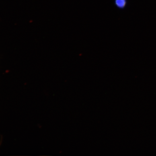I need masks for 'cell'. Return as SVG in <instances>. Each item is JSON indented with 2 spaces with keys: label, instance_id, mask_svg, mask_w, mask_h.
<instances>
[{
  "label": "cell",
  "instance_id": "6da1fadb",
  "mask_svg": "<svg viewBox=\"0 0 156 156\" xmlns=\"http://www.w3.org/2000/svg\"><path fill=\"white\" fill-rule=\"evenodd\" d=\"M115 5L119 9H123L127 4V0H115Z\"/></svg>",
  "mask_w": 156,
  "mask_h": 156
}]
</instances>
